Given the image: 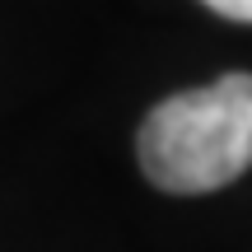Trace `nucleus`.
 Segmentation results:
<instances>
[{
  "label": "nucleus",
  "mask_w": 252,
  "mask_h": 252,
  "mask_svg": "<svg viewBox=\"0 0 252 252\" xmlns=\"http://www.w3.org/2000/svg\"><path fill=\"white\" fill-rule=\"evenodd\" d=\"M145 178L173 196H201L238 182L252 168V75L173 94L135 135Z\"/></svg>",
  "instance_id": "1"
},
{
  "label": "nucleus",
  "mask_w": 252,
  "mask_h": 252,
  "mask_svg": "<svg viewBox=\"0 0 252 252\" xmlns=\"http://www.w3.org/2000/svg\"><path fill=\"white\" fill-rule=\"evenodd\" d=\"M215 14L224 19H238V24H252V0H206Z\"/></svg>",
  "instance_id": "2"
}]
</instances>
